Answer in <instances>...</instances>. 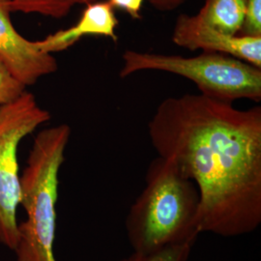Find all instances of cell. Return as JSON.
<instances>
[{
  "label": "cell",
  "instance_id": "4",
  "mask_svg": "<svg viewBox=\"0 0 261 261\" xmlns=\"http://www.w3.org/2000/svg\"><path fill=\"white\" fill-rule=\"evenodd\" d=\"M119 75L127 77L142 71H160L183 76L196 84L200 94L233 103L261 100V68L233 56L207 53L193 57L126 50Z\"/></svg>",
  "mask_w": 261,
  "mask_h": 261
},
{
  "label": "cell",
  "instance_id": "6",
  "mask_svg": "<svg viewBox=\"0 0 261 261\" xmlns=\"http://www.w3.org/2000/svg\"><path fill=\"white\" fill-rule=\"evenodd\" d=\"M11 0H0V63L28 87L55 73L58 64L51 54L42 51L35 41L21 36L11 20Z\"/></svg>",
  "mask_w": 261,
  "mask_h": 261
},
{
  "label": "cell",
  "instance_id": "3",
  "mask_svg": "<svg viewBox=\"0 0 261 261\" xmlns=\"http://www.w3.org/2000/svg\"><path fill=\"white\" fill-rule=\"evenodd\" d=\"M71 127L59 124L41 130L19 177V206L25 219L18 223L17 261H57L55 255L59 172L65 161Z\"/></svg>",
  "mask_w": 261,
  "mask_h": 261
},
{
  "label": "cell",
  "instance_id": "10",
  "mask_svg": "<svg viewBox=\"0 0 261 261\" xmlns=\"http://www.w3.org/2000/svg\"><path fill=\"white\" fill-rule=\"evenodd\" d=\"M97 0H11L12 12L38 14L54 19L66 17L77 5H88Z\"/></svg>",
  "mask_w": 261,
  "mask_h": 261
},
{
  "label": "cell",
  "instance_id": "13",
  "mask_svg": "<svg viewBox=\"0 0 261 261\" xmlns=\"http://www.w3.org/2000/svg\"><path fill=\"white\" fill-rule=\"evenodd\" d=\"M25 88L0 63V109L19 97Z\"/></svg>",
  "mask_w": 261,
  "mask_h": 261
},
{
  "label": "cell",
  "instance_id": "7",
  "mask_svg": "<svg viewBox=\"0 0 261 261\" xmlns=\"http://www.w3.org/2000/svg\"><path fill=\"white\" fill-rule=\"evenodd\" d=\"M171 38L178 47L224 54L261 68V36L225 35L208 27L197 15H180Z\"/></svg>",
  "mask_w": 261,
  "mask_h": 261
},
{
  "label": "cell",
  "instance_id": "11",
  "mask_svg": "<svg viewBox=\"0 0 261 261\" xmlns=\"http://www.w3.org/2000/svg\"><path fill=\"white\" fill-rule=\"evenodd\" d=\"M193 247L192 244H180L152 253L133 252L130 256L117 261H188Z\"/></svg>",
  "mask_w": 261,
  "mask_h": 261
},
{
  "label": "cell",
  "instance_id": "9",
  "mask_svg": "<svg viewBox=\"0 0 261 261\" xmlns=\"http://www.w3.org/2000/svg\"><path fill=\"white\" fill-rule=\"evenodd\" d=\"M208 27L229 36L239 35L245 18V0H205L196 14Z\"/></svg>",
  "mask_w": 261,
  "mask_h": 261
},
{
  "label": "cell",
  "instance_id": "5",
  "mask_svg": "<svg viewBox=\"0 0 261 261\" xmlns=\"http://www.w3.org/2000/svg\"><path fill=\"white\" fill-rule=\"evenodd\" d=\"M49 119V112L27 90L0 109V243L11 251L18 241L19 144Z\"/></svg>",
  "mask_w": 261,
  "mask_h": 261
},
{
  "label": "cell",
  "instance_id": "14",
  "mask_svg": "<svg viewBox=\"0 0 261 261\" xmlns=\"http://www.w3.org/2000/svg\"><path fill=\"white\" fill-rule=\"evenodd\" d=\"M113 9L124 10L134 19L141 18L140 10L142 8L144 0H109L108 1Z\"/></svg>",
  "mask_w": 261,
  "mask_h": 261
},
{
  "label": "cell",
  "instance_id": "1",
  "mask_svg": "<svg viewBox=\"0 0 261 261\" xmlns=\"http://www.w3.org/2000/svg\"><path fill=\"white\" fill-rule=\"evenodd\" d=\"M152 146L200 196V232L234 238L261 224V108L238 110L202 94L162 101Z\"/></svg>",
  "mask_w": 261,
  "mask_h": 261
},
{
  "label": "cell",
  "instance_id": "8",
  "mask_svg": "<svg viewBox=\"0 0 261 261\" xmlns=\"http://www.w3.org/2000/svg\"><path fill=\"white\" fill-rule=\"evenodd\" d=\"M113 8L108 1H95L86 5L84 13L75 25L59 30L43 40L35 41L37 47L44 53L54 54L65 50L75 45L84 36H103L117 42L115 29L118 20Z\"/></svg>",
  "mask_w": 261,
  "mask_h": 261
},
{
  "label": "cell",
  "instance_id": "12",
  "mask_svg": "<svg viewBox=\"0 0 261 261\" xmlns=\"http://www.w3.org/2000/svg\"><path fill=\"white\" fill-rule=\"evenodd\" d=\"M239 35L261 36V0H245V18Z\"/></svg>",
  "mask_w": 261,
  "mask_h": 261
},
{
  "label": "cell",
  "instance_id": "2",
  "mask_svg": "<svg viewBox=\"0 0 261 261\" xmlns=\"http://www.w3.org/2000/svg\"><path fill=\"white\" fill-rule=\"evenodd\" d=\"M199 213L196 184L158 156L150 163L145 187L125 220L133 252L152 253L173 245H195L201 233Z\"/></svg>",
  "mask_w": 261,
  "mask_h": 261
},
{
  "label": "cell",
  "instance_id": "15",
  "mask_svg": "<svg viewBox=\"0 0 261 261\" xmlns=\"http://www.w3.org/2000/svg\"><path fill=\"white\" fill-rule=\"evenodd\" d=\"M150 4L161 12H169L172 10L177 9L187 0H148Z\"/></svg>",
  "mask_w": 261,
  "mask_h": 261
}]
</instances>
